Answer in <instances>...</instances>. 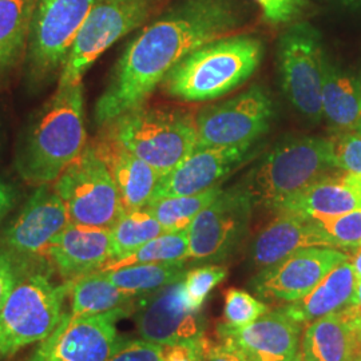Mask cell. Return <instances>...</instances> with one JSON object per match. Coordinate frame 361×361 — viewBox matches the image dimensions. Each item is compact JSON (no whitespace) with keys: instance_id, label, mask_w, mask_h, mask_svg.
<instances>
[{"instance_id":"8fae6325","label":"cell","mask_w":361,"mask_h":361,"mask_svg":"<svg viewBox=\"0 0 361 361\" xmlns=\"http://www.w3.org/2000/svg\"><path fill=\"white\" fill-rule=\"evenodd\" d=\"M134 310H116L77 316L63 313L51 335L39 343L28 361H107L126 338L118 335L116 323Z\"/></svg>"},{"instance_id":"52a82bcc","label":"cell","mask_w":361,"mask_h":361,"mask_svg":"<svg viewBox=\"0 0 361 361\" xmlns=\"http://www.w3.org/2000/svg\"><path fill=\"white\" fill-rule=\"evenodd\" d=\"M98 0H35L25 55L32 90L61 75L74 40Z\"/></svg>"},{"instance_id":"4316f807","label":"cell","mask_w":361,"mask_h":361,"mask_svg":"<svg viewBox=\"0 0 361 361\" xmlns=\"http://www.w3.org/2000/svg\"><path fill=\"white\" fill-rule=\"evenodd\" d=\"M35 0H0V79L18 66L31 26Z\"/></svg>"},{"instance_id":"484cf974","label":"cell","mask_w":361,"mask_h":361,"mask_svg":"<svg viewBox=\"0 0 361 361\" xmlns=\"http://www.w3.org/2000/svg\"><path fill=\"white\" fill-rule=\"evenodd\" d=\"M71 313L77 316L99 314L110 310H134L138 296L128 293L113 284L106 271H98L74 281Z\"/></svg>"},{"instance_id":"c3c4849f","label":"cell","mask_w":361,"mask_h":361,"mask_svg":"<svg viewBox=\"0 0 361 361\" xmlns=\"http://www.w3.org/2000/svg\"><path fill=\"white\" fill-rule=\"evenodd\" d=\"M355 133H357V134H359V135H361V121H360V123H359V125H357V126H356V129H355Z\"/></svg>"},{"instance_id":"5b68a950","label":"cell","mask_w":361,"mask_h":361,"mask_svg":"<svg viewBox=\"0 0 361 361\" xmlns=\"http://www.w3.org/2000/svg\"><path fill=\"white\" fill-rule=\"evenodd\" d=\"M106 126V134L155 169L161 177L177 168L197 146L195 118L180 110L142 104Z\"/></svg>"},{"instance_id":"7a4b0ae2","label":"cell","mask_w":361,"mask_h":361,"mask_svg":"<svg viewBox=\"0 0 361 361\" xmlns=\"http://www.w3.org/2000/svg\"><path fill=\"white\" fill-rule=\"evenodd\" d=\"M82 82L58 86L23 131L15 168L31 185H50L86 147Z\"/></svg>"},{"instance_id":"4fadbf2b","label":"cell","mask_w":361,"mask_h":361,"mask_svg":"<svg viewBox=\"0 0 361 361\" xmlns=\"http://www.w3.org/2000/svg\"><path fill=\"white\" fill-rule=\"evenodd\" d=\"M253 207L244 186L222 190L188 228L190 258L219 262L229 257L245 237Z\"/></svg>"},{"instance_id":"603a6c76","label":"cell","mask_w":361,"mask_h":361,"mask_svg":"<svg viewBox=\"0 0 361 361\" xmlns=\"http://www.w3.org/2000/svg\"><path fill=\"white\" fill-rule=\"evenodd\" d=\"M361 209L360 200L353 188L340 177H324L308 189L288 200L279 207L277 214H295L312 221L332 219Z\"/></svg>"},{"instance_id":"7dc6e473","label":"cell","mask_w":361,"mask_h":361,"mask_svg":"<svg viewBox=\"0 0 361 361\" xmlns=\"http://www.w3.org/2000/svg\"><path fill=\"white\" fill-rule=\"evenodd\" d=\"M293 361H307V359L304 357L302 352H301V350H298V352H297L296 357L293 359Z\"/></svg>"},{"instance_id":"7402d4cb","label":"cell","mask_w":361,"mask_h":361,"mask_svg":"<svg viewBox=\"0 0 361 361\" xmlns=\"http://www.w3.org/2000/svg\"><path fill=\"white\" fill-rule=\"evenodd\" d=\"M357 285L350 258L337 265L307 296L293 302H286L280 310L301 326L337 313L345 308L355 295Z\"/></svg>"},{"instance_id":"6da1fadb","label":"cell","mask_w":361,"mask_h":361,"mask_svg":"<svg viewBox=\"0 0 361 361\" xmlns=\"http://www.w3.org/2000/svg\"><path fill=\"white\" fill-rule=\"evenodd\" d=\"M240 20L232 0H183L146 27L122 54L95 104V122L106 126L142 106L174 66L200 47L232 34Z\"/></svg>"},{"instance_id":"836d02e7","label":"cell","mask_w":361,"mask_h":361,"mask_svg":"<svg viewBox=\"0 0 361 361\" xmlns=\"http://www.w3.org/2000/svg\"><path fill=\"white\" fill-rule=\"evenodd\" d=\"M228 269L219 265H204L186 271L183 277L188 301L195 310H202L210 292L225 280Z\"/></svg>"},{"instance_id":"277c9868","label":"cell","mask_w":361,"mask_h":361,"mask_svg":"<svg viewBox=\"0 0 361 361\" xmlns=\"http://www.w3.org/2000/svg\"><path fill=\"white\" fill-rule=\"evenodd\" d=\"M336 169L331 140L297 137L276 146L246 178L255 205L271 212Z\"/></svg>"},{"instance_id":"d4e9b609","label":"cell","mask_w":361,"mask_h":361,"mask_svg":"<svg viewBox=\"0 0 361 361\" xmlns=\"http://www.w3.org/2000/svg\"><path fill=\"white\" fill-rule=\"evenodd\" d=\"M301 352L307 361H353V334L334 313L305 328Z\"/></svg>"},{"instance_id":"8992f818","label":"cell","mask_w":361,"mask_h":361,"mask_svg":"<svg viewBox=\"0 0 361 361\" xmlns=\"http://www.w3.org/2000/svg\"><path fill=\"white\" fill-rule=\"evenodd\" d=\"M74 281L55 284L44 271H27L0 310V357H11L51 335Z\"/></svg>"},{"instance_id":"8d00e7d4","label":"cell","mask_w":361,"mask_h":361,"mask_svg":"<svg viewBox=\"0 0 361 361\" xmlns=\"http://www.w3.org/2000/svg\"><path fill=\"white\" fill-rule=\"evenodd\" d=\"M107 361H165V345L146 340H126Z\"/></svg>"},{"instance_id":"30bf717a","label":"cell","mask_w":361,"mask_h":361,"mask_svg":"<svg viewBox=\"0 0 361 361\" xmlns=\"http://www.w3.org/2000/svg\"><path fill=\"white\" fill-rule=\"evenodd\" d=\"M273 116L269 94L253 86L226 102L201 110L195 116V149L252 146L268 131Z\"/></svg>"},{"instance_id":"5bb4252c","label":"cell","mask_w":361,"mask_h":361,"mask_svg":"<svg viewBox=\"0 0 361 361\" xmlns=\"http://www.w3.org/2000/svg\"><path fill=\"white\" fill-rule=\"evenodd\" d=\"M134 312L137 331L146 341L168 347L207 337L204 314L188 301L183 280L138 297Z\"/></svg>"},{"instance_id":"9a60e30c","label":"cell","mask_w":361,"mask_h":361,"mask_svg":"<svg viewBox=\"0 0 361 361\" xmlns=\"http://www.w3.org/2000/svg\"><path fill=\"white\" fill-rule=\"evenodd\" d=\"M336 247L313 246L295 252L280 262L258 271L250 289L269 302H293L307 296L337 265L349 259Z\"/></svg>"},{"instance_id":"e0dca14e","label":"cell","mask_w":361,"mask_h":361,"mask_svg":"<svg viewBox=\"0 0 361 361\" xmlns=\"http://www.w3.org/2000/svg\"><path fill=\"white\" fill-rule=\"evenodd\" d=\"M301 329V325L277 310L244 326L219 324L217 334L221 341L241 349L249 361H293Z\"/></svg>"},{"instance_id":"ba28073f","label":"cell","mask_w":361,"mask_h":361,"mask_svg":"<svg viewBox=\"0 0 361 361\" xmlns=\"http://www.w3.org/2000/svg\"><path fill=\"white\" fill-rule=\"evenodd\" d=\"M54 190L74 224L111 228L125 213L116 182L94 146H86L63 170Z\"/></svg>"},{"instance_id":"3957f363","label":"cell","mask_w":361,"mask_h":361,"mask_svg":"<svg viewBox=\"0 0 361 361\" xmlns=\"http://www.w3.org/2000/svg\"><path fill=\"white\" fill-rule=\"evenodd\" d=\"M262 42L253 35H232L189 54L162 80L169 95L188 102L219 98L240 87L262 61Z\"/></svg>"},{"instance_id":"e575fe53","label":"cell","mask_w":361,"mask_h":361,"mask_svg":"<svg viewBox=\"0 0 361 361\" xmlns=\"http://www.w3.org/2000/svg\"><path fill=\"white\" fill-rule=\"evenodd\" d=\"M26 258L10 249L0 247V310H3L13 288L30 271Z\"/></svg>"},{"instance_id":"83f0119b","label":"cell","mask_w":361,"mask_h":361,"mask_svg":"<svg viewBox=\"0 0 361 361\" xmlns=\"http://www.w3.org/2000/svg\"><path fill=\"white\" fill-rule=\"evenodd\" d=\"M186 271L185 262H166L138 264L106 271V274L119 289L141 297L183 280Z\"/></svg>"},{"instance_id":"f35d334b","label":"cell","mask_w":361,"mask_h":361,"mask_svg":"<svg viewBox=\"0 0 361 361\" xmlns=\"http://www.w3.org/2000/svg\"><path fill=\"white\" fill-rule=\"evenodd\" d=\"M212 341L204 337L198 341L165 347V361H207Z\"/></svg>"},{"instance_id":"60d3db41","label":"cell","mask_w":361,"mask_h":361,"mask_svg":"<svg viewBox=\"0 0 361 361\" xmlns=\"http://www.w3.org/2000/svg\"><path fill=\"white\" fill-rule=\"evenodd\" d=\"M352 331L361 328V280H357L355 295L345 308L337 312Z\"/></svg>"},{"instance_id":"cb8c5ba5","label":"cell","mask_w":361,"mask_h":361,"mask_svg":"<svg viewBox=\"0 0 361 361\" xmlns=\"http://www.w3.org/2000/svg\"><path fill=\"white\" fill-rule=\"evenodd\" d=\"M323 114L341 129H356L361 121V75L324 62Z\"/></svg>"},{"instance_id":"7c38bea8","label":"cell","mask_w":361,"mask_h":361,"mask_svg":"<svg viewBox=\"0 0 361 361\" xmlns=\"http://www.w3.org/2000/svg\"><path fill=\"white\" fill-rule=\"evenodd\" d=\"M323 47L320 35L307 23L286 30L279 43V65L285 94L298 113L312 121L323 114Z\"/></svg>"},{"instance_id":"7bdbcfd3","label":"cell","mask_w":361,"mask_h":361,"mask_svg":"<svg viewBox=\"0 0 361 361\" xmlns=\"http://www.w3.org/2000/svg\"><path fill=\"white\" fill-rule=\"evenodd\" d=\"M345 180H348L349 185L353 188V190L357 194L359 200H360L361 205V176L360 174H353V173H347L344 171Z\"/></svg>"},{"instance_id":"74e56055","label":"cell","mask_w":361,"mask_h":361,"mask_svg":"<svg viewBox=\"0 0 361 361\" xmlns=\"http://www.w3.org/2000/svg\"><path fill=\"white\" fill-rule=\"evenodd\" d=\"M268 22L274 25L293 22L307 7V0H255Z\"/></svg>"},{"instance_id":"ab89813d","label":"cell","mask_w":361,"mask_h":361,"mask_svg":"<svg viewBox=\"0 0 361 361\" xmlns=\"http://www.w3.org/2000/svg\"><path fill=\"white\" fill-rule=\"evenodd\" d=\"M207 361H249L245 353L232 343L221 341L219 344H212L207 350Z\"/></svg>"},{"instance_id":"4dcf8cb0","label":"cell","mask_w":361,"mask_h":361,"mask_svg":"<svg viewBox=\"0 0 361 361\" xmlns=\"http://www.w3.org/2000/svg\"><path fill=\"white\" fill-rule=\"evenodd\" d=\"M190 258L188 231L168 232L138 247L126 257L109 261L102 271H116L119 268L138 264H166L186 262Z\"/></svg>"},{"instance_id":"f6af8a7d","label":"cell","mask_w":361,"mask_h":361,"mask_svg":"<svg viewBox=\"0 0 361 361\" xmlns=\"http://www.w3.org/2000/svg\"><path fill=\"white\" fill-rule=\"evenodd\" d=\"M350 264H352V268L356 274V279L361 280V247L357 249L356 255L350 259Z\"/></svg>"},{"instance_id":"ac0fdd59","label":"cell","mask_w":361,"mask_h":361,"mask_svg":"<svg viewBox=\"0 0 361 361\" xmlns=\"http://www.w3.org/2000/svg\"><path fill=\"white\" fill-rule=\"evenodd\" d=\"M250 147L194 149L177 168L161 177L152 200L193 195L219 186V182L249 155Z\"/></svg>"},{"instance_id":"d590c367","label":"cell","mask_w":361,"mask_h":361,"mask_svg":"<svg viewBox=\"0 0 361 361\" xmlns=\"http://www.w3.org/2000/svg\"><path fill=\"white\" fill-rule=\"evenodd\" d=\"M331 145L335 168L361 176V135L344 134L331 140Z\"/></svg>"},{"instance_id":"44dd1931","label":"cell","mask_w":361,"mask_h":361,"mask_svg":"<svg viewBox=\"0 0 361 361\" xmlns=\"http://www.w3.org/2000/svg\"><path fill=\"white\" fill-rule=\"evenodd\" d=\"M313 246L328 247L313 221L283 213L258 233L250 246L249 258L253 268L259 271L300 249Z\"/></svg>"},{"instance_id":"9c48e42d","label":"cell","mask_w":361,"mask_h":361,"mask_svg":"<svg viewBox=\"0 0 361 361\" xmlns=\"http://www.w3.org/2000/svg\"><path fill=\"white\" fill-rule=\"evenodd\" d=\"M164 0H98L80 27L67 56L59 86L79 83L116 40L143 25Z\"/></svg>"},{"instance_id":"f1b7e54d","label":"cell","mask_w":361,"mask_h":361,"mask_svg":"<svg viewBox=\"0 0 361 361\" xmlns=\"http://www.w3.org/2000/svg\"><path fill=\"white\" fill-rule=\"evenodd\" d=\"M221 192L222 189L216 186L193 195L161 197L152 200L145 207L162 225L165 232L188 231L200 212L213 202Z\"/></svg>"},{"instance_id":"f546056e","label":"cell","mask_w":361,"mask_h":361,"mask_svg":"<svg viewBox=\"0 0 361 361\" xmlns=\"http://www.w3.org/2000/svg\"><path fill=\"white\" fill-rule=\"evenodd\" d=\"M110 231L113 250L111 259L126 257L155 237L166 233L146 207L125 210Z\"/></svg>"},{"instance_id":"1f68e13d","label":"cell","mask_w":361,"mask_h":361,"mask_svg":"<svg viewBox=\"0 0 361 361\" xmlns=\"http://www.w3.org/2000/svg\"><path fill=\"white\" fill-rule=\"evenodd\" d=\"M313 224L328 247L360 249L361 209L332 219L313 221Z\"/></svg>"},{"instance_id":"2e32d148","label":"cell","mask_w":361,"mask_h":361,"mask_svg":"<svg viewBox=\"0 0 361 361\" xmlns=\"http://www.w3.org/2000/svg\"><path fill=\"white\" fill-rule=\"evenodd\" d=\"M70 222L62 198L49 185H40L0 234V245L31 257L46 252L52 238Z\"/></svg>"},{"instance_id":"bcb514c9","label":"cell","mask_w":361,"mask_h":361,"mask_svg":"<svg viewBox=\"0 0 361 361\" xmlns=\"http://www.w3.org/2000/svg\"><path fill=\"white\" fill-rule=\"evenodd\" d=\"M344 4L352 7H361V0H341Z\"/></svg>"},{"instance_id":"ffe728a7","label":"cell","mask_w":361,"mask_h":361,"mask_svg":"<svg viewBox=\"0 0 361 361\" xmlns=\"http://www.w3.org/2000/svg\"><path fill=\"white\" fill-rule=\"evenodd\" d=\"M92 146L116 182L125 210L146 207L154 194L161 174L109 134H104Z\"/></svg>"},{"instance_id":"d6a6232c","label":"cell","mask_w":361,"mask_h":361,"mask_svg":"<svg viewBox=\"0 0 361 361\" xmlns=\"http://www.w3.org/2000/svg\"><path fill=\"white\" fill-rule=\"evenodd\" d=\"M269 312L268 304L257 300L245 290L231 288L225 293L224 319L233 326H244L256 322Z\"/></svg>"},{"instance_id":"ee69618b","label":"cell","mask_w":361,"mask_h":361,"mask_svg":"<svg viewBox=\"0 0 361 361\" xmlns=\"http://www.w3.org/2000/svg\"><path fill=\"white\" fill-rule=\"evenodd\" d=\"M352 334H353V361H361V328L352 331Z\"/></svg>"},{"instance_id":"d6986e66","label":"cell","mask_w":361,"mask_h":361,"mask_svg":"<svg viewBox=\"0 0 361 361\" xmlns=\"http://www.w3.org/2000/svg\"><path fill=\"white\" fill-rule=\"evenodd\" d=\"M44 253L65 281L78 280L101 271L113 258L111 231L70 222L52 238Z\"/></svg>"},{"instance_id":"b9f144b4","label":"cell","mask_w":361,"mask_h":361,"mask_svg":"<svg viewBox=\"0 0 361 361\" xmlns=\"http://www.w3.org/2000/svg\"><path fill=\"white\" fill-rule=\"evenodd\" d=\"M15 200H16V194H15L13 186L4 180H0V224L13 209L15 205Z\"/></svg>"}]
</instances>
